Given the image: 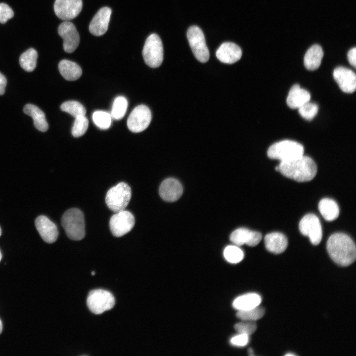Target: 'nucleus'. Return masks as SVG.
Returning <instances> with one entry per match:
<instances>
[{
  "mask_svg": "<svg viewBox=\"0 0 356 356\" xmlns=\"http://www.w3.org/2000/svg\"><path fill=\"white\" fill-rule=\"evenodd\" d=\"M326 247L332 260L339 266H348L356 260L355 244L346 234L336 233L331 235L328 239Z\"/></svg>",
  "mask_w": 356,
  "mask_h": 356,
  "instance_id": "obj_1",
  "label": "nucleus"
},
{
  "mask_svg": "<svg viewBox=\"0 0 356 356\" xmlns=\"http://www.w3.org/2000/svg\"><path fill=\"white\" fill-rule=\"evenodd\" d=\"M278 166L282 175L299 182L311 180L317 173L314 161L304 155L291 161L281 162Z\"/></svg>",
  "mask_w": 356,
  "mask_h": 356,
  "instance_id": "obj_2",
  "label": "nucleus"
},
{
  "mask_svg": "<svg viewBox=\"0 0 356 356\" xmlns=\"http://www.w3.org/2000/svg\"><path fill=\"white\" fill-rule=\"evenodd\" d=\"M61 224L70 239L80 240L85 237L84 216L79 209L72 208L66 211L62 216Z\"/></svg>",
  "mask_w": 356,
  "mask_h": 356,
  "instance_id": "obj_3",
  "label": "nucleus"
},
{
  "mask_svg": "<svg viewBox=\"0 0 356 356\" xmlns=\"http://www.w3.org/2000/svg\"><path fill=\"white\" fill-rule=\"evenodd\" d=\"M303 146L293 140H284L271 145L267 151L269 158L289 161L304 155Z\"/></svg>",
  "mask_w": 356,
  "mask_h": 356,
  "instance_id": "obj_4",
  "label": "nucleus"
},
{
  "mask_svg": "<svg viewBox=\"0 0 356 356\" xmlns=\"http://www.w3.org/2000/svg\"><path fill=\"white\" fill-rule=\"evenodd\" d=\"M131 189L129 185L121 182L107 191L105 202L108 207L117 213L124 210L131 198Z\"/></svg>",
  "mask_w": 356,
  "mask_h": 356,
  "instance_id": "obj_5",
  "label": "nucleus"
},
{
  "mask_svg": "<svg viewBox=\"0 0 356 356\" xmlns=\"http://www.w3.org/2000/svg\"><path fill=\"white\" fill-rule=\"evenodd\" d=\"M115 304L112 294L106 290L97 289L90 291L88 296L87 304L93 313L99 314L111 310Z\"/></svg>",
  "mask_w": 356,
  "mask_h": 356,
  "instance_id": "obj_6",
  "label": "nucleus"
},
{
  "mask_svg": "<svg viewBox=\"0 0 356 356\" xmlns=\"http://www.w3.org/2000/svg\"><path fill=\"white\" fill-rule=\"evenodd\" d=\"M145 63L152 68L158 67L163 60V46L160 38L152 34L145 41L142 50Z\"/></svg>",
  "mask_w": 356,
  "mask_h": 356,
  "instance_id": "obj_7",
  "label": "nucleus"
},
{
  "mask_svg": "<svg viewBox=\"0 0 356 356\" xmlns=\"http://www.w3.org/2000/svg\"><path fill=\"white\" fill-rule=\"evenodd\" d=\"M187 37L196 58L201 62H206L209 58V52L201 29L196 26L190 27L187 31Z\"/></svg>",
  "mask_w": 356,
  "mask_h": 356,
  "instance_id": "obj_8",
  "label": "nucleus"
},
{
  "mask_svg": "<svg viewBox=\"0 0 356 356\" xmlns=\"http://www.w3.org/2000/svg\"><path fill=\"white\" fill-rule=\"evenodd\" d=\"M134 223L135 219L133 215L124 210L116 213L111 217L109 226L114 236L121 237L130 232Z\"/></svg>",
  "mask_w": 356,
  "mask_h": 356,
  "instance_id": "obj_9",
  "label": "nucleus"
},
{
  "mask_svg": "<svg viewBox=\"0 0 356 356\" xmlns=\"http://www.w3.org/2000/svg\"><path fill=\"white\" fill-rule=\"evenodd\" d=\"M299 228L301 233L309 237L311 243L317 245L322 239V228L318 217L313 214H308L301 220Z\"/></svg>",
  "mask_w": 356,
  "mask_h": 356,
  "instance_id": "obj_10",
  "label": "nucleus"
},
{
  "mask_svg": "<svg viewBox=\"0 0 356 356\" xmlns=\"http://www.w3.org/2000/svg\"><path fill=\"white\" fill-rule=\"evenodd\" d=\"M151 120V113L149 108L144 105L135 107L131 113L127 120L129 130L133 133H140L145 130Z\"/></svg>",
  "mask_w": 356,
  "mask_h": 356,
  "instance_id": "obj_11",
  "label": "nucleus"
},
{
  "mask_svg": "<svg viewBox=\"0 0 356 356\" xmlns=\"http://www.w3.org/2000/svg\"><path fill=\"white\" fill-rule=\"evenodd\" d=\"M82 7V0H55L54 10L59 18L69 21L80 14Z\"/></svg>",
  "mask_w": 356,
  "mask_h": 356,
  "instance_id": "obj_12",
  "label": "nucleus"
},
{
  "mask_svg": "<svg viewBox=\"0 0 356 356\" xmlns=\"http://www.w3.org/2000/svg\"><path fill=\"white\" fill-rule=\"evenodd\" d=\"M58 33L63 40V48L65 52L74 51L80 43L79 34L75 25L69 21H65L60 24Z\"/></svg>",
  "mask_w": 356,
  "mask_h": 356,
  "instance_id": "obj_13",
  "label": "nucleus"
},
{
  "mask_svg": "<svg viewBox=\"0 0 356 356\" xmlns=\"http://www.w3.org/2000/svg\"><path fill=\"white\" fill-rule=\"evenodd\" d=\"M333 78L340 89L344 92L352 93L356 89V76L351 70L343 67L335 68Z\"/></svg>",
  "mask_w": 356,
  "mask_h": 356,
  "instance_id": "obj_14",
  "label": "nucleus"
},
{
  "mask_svg": "<svg viewBox=\"0 0 356 356\" xmlns=\"http://www.w3.org/2000/svg\"><path fill=\"white\" fill-rule=\"evenodd\" d=\"M35 226L44 241L47 243H52L56 241L58 231L56 224L47 217L40 216L35 220Z\"/></svg>",
  "mask_w": 356,
  "mask_h": 356,
  "instance_id": "obj_15",
  "label": "nucleus"
},
{
  "mask_svg": "<svg viewBox=\"0 0 356 356\" xmlns=\"http://www.w3.org/2000/svg\"><path fill=\"white\" fill-rule=\"evenodd\" d=\"M261 239V233L243 227L235 229L230 235V241L237 246L246 244L249 246H255L259 243Z\"/></svg>",
  "mask_w": 356,
  "mask_h": 356,
  "instance_id": "obj_16",
  "label": "nucleus"
},
{
  "mask_svg": "<svg viewBox=\"0 0 356 356\" xmlns=\"http://www.w3.org/2000/svg\"><path fill=\"white\" fill-rule=\"evenodd\" d=\"M111 12V9L108 7H102L98 11L89 25V31L91 34L100 36L106 32Z\"/></svg>",
  "mask_w": 356,
  "mask_h": 356,
  "instance_id": "obj_17",
  "label": "nucleus"
},
{
  "mask_svg": "<svg viewBox=\"0 0 356 356\" xmlns=\"http://www.w3.org/2000/svg\"><path fill=\"white\" fill-rule=\"evenodd\" d=\"M183 188L177 179L168 178L161 183L159 194L162 199L167 202H174L181 196Z\"/></svg>",
  "mask_w": 356,
  "mask_h": 356,
  "instance_id": "obj_18",
  "label": "nucleus"
},
{
  "mask_svg": "<svg viewBox=\"0 0 356 356\" xmlns=\"http://www.w3.org/2000/svg\"><path fill=\"white\" fill-rule=\"evenodd\" d=\"M216 55L217 58L222 62L233 64L241 58L242 50L235 44L225 42L220 46L216 52Z\"/></svg>",
  "mask_w": 356,
  "mask_h": 356,
  "instance_id": "obj_19",
  "label": "nucleus"
},
{
  "mask_svg": "<svg viewBox=\"0 0 356 356\" xmlns=\"http://www.w3.org/2000/svg\"><path fill=\"white\" fill-rule=\"evenodd\" d=\"M266 249L270 252L278 254L283 252L288 245L286 237L282 233L274 232L267 234L265 237Z\"/></svg>",
  "mask_w": 356,
  "mask_h": 356,
  "instance_id": "obj_20",
  "label": "nucleus"
},
{
  "mask_svg": "<svg viewBox=\"0 0 356 356\" xmlns=\"http://www.w3.org/2000/svg\"><path fill=\"white\" fill-rule=\"evenodd\" d=\"M310 98L311 95L309 91L301 88L298 84H295L289 90L286 102L290 108L296 109L310 101Z\"/></svg>",
  "mask_w": 356,
  "mask_h": 356,
  "instance_id": "obj_21",
  "label": "nucleus"
},
{
  "mask_svg": "<svg viewBox=\"0 0 356 356\" xmlns=\"http://www.w3.org/2000/svg\"><path fill=\"white\" fill-rule=\"evenodd\" d=\"M23 111L33 118L34 126L39 131L45 132L48 130V125L44 113L38 107L28 104L24 106Z\"/></svg>",
  "mask_w": 356,
  "mask_h": 356,
  "instance_id": "obj_22",
  "label": "nucleus"
},
{
  "mask_svg": "<svg viewBox=\"0 0 356 356\" xmlns=\"http://www.w3.org/2000/svg\"><path fill=\"white\" fill-rule=\"evenodd\" d=\"M323 56L321 47L318 44L313 45L305 55L304 63L305 67L311 71L317 69L320 65Z\"/></svg>",
  "mask_w": 356,
  "mask_h": 356,
  "instance_id": "obj_23",
  "label": "nucleus"
},
{
  "mask_svg": "<svg viewBox=\"0 0 356 356\" xmlns=\"http://www.w3.org/2000/svg\"><path fill=\"white\" fill-rule=\"evenodd\" d=\"M262 302L260 295L257 293H248L237 297L232 306L238 311L246 310L257 307Z\"/></svg>",
  "mask_w": 356,
  "mask_h": 356,
  "instance_id": "obj_24",
  "label": "nucleus"
},
{
  "mask_svg": "<svg viewBox=\"0 0 356 356\" xmlns=\"http://www.w3.org/2000/svg\"><path fill=\"white\" fill-rule=\"evenodd\" d=\"M58 69L61 75L67 81H75L82 74L80 66L76 63L69 60H61L58 64Z\"/></svg>",
  "mask_w": 356,
  "mask_h": 356,
  "instance_id": "obj_25",
  "label": "nucleus"
},
{
  "mask_svg": "<svg viewBox=\"0 0 356 356\" xmlns=\"http://www.w3.org/2000/svg\"><path fill=\"white\" fill-rule=\"evenodd\" d=\"M318 207L320 214L327 221L335 220L339 216V207L337 203L331 199H321L319 202Z\"/></svg>",
  "mask_w": 356,
  "mask_h": 356,
  "instance_id": "obj_26",
  "label": "nucleus"
},
{
  "mask_svg": "<svg viewBox=\"0 0 356 356\" xmlns=\"http://www.w3.org/2000/svg\"><path fill=\"white\" fill-rule=\"evenodd\" d=\"M37 58V51L33 48H30L20 55V65L26 71L32 72L36 67Z\"/></svg>",
  "mask_w": 356,
  "mask_h": 356,
  "instance_id": "obj_27",
  "label": "nucleus"
},
{
  "mask_svg": "<svg viewBox=\"0 0 356 356\" xmlns=\"http://www.w3.org/2000/svg\"><path fill=\"white\" fill-rule=\"evenodd\" d=\"M128 107L127 99L123 96L117 97L114 100L111 116L115 120L121 119L125 115Z\"/></svg>",
  "mask_w": 356,
  "mask_h": 356,
  "instance_id": "obj_28",
  "label": "nucleus"
},
{
  "mask_svg": "<svg viewBox=\"0 0 356 356\" xmlns=\"http://www.w3.org/2000/svg\"><path fill=\"white\" fill-rule=\"evenodd\" d=\"M60 109L75 118L85 116L86 113L84 106L80 102L75 100L67 101L63 103L60 106Z\"/></svg>",
  "mask_w": 356,
  "mask_h": 356,
  "instance_id": "obj_29",
  "label": "nucleus"
},
{
  "mask_svg": "<svg viewBox=\"0 0 356 356\" xmlns=\"http://www.w3.org/2000/svg\"><path fill=\"white\" fill-rule=\"evenodd\" d=\"M265 312L264 308L258 306L246 310L238 311L236 316L242 320L255 321L261 318Z\"/></svg>",
  "mask_w": 356,
  "mask_h": 356,
  "instance_id": "obj_30",
  "label": "nucleus"
},
{
  "mask_svg": "<svg viewBox=\"0 0 356 356\" xmlns=\"http://www.w3.org/2000/svg\"><path fill=\"white\" fill-rule=\"evenodd\" d=\"M223 256L229 263L237 264L243 260L244 255L243 251L237 246L229 245L224 249Z\"/></svg>",
  "mask_w": 356,
  "mask_h": 356,
  "instance_id": "obj_31",
  "label": "nucleus"
},
{
  "mask_svg": "<svg viewBox=\"0 0 356 356\" xmlns=\"http://www.w3.org/2000/svg\"><path fill=\"white\" fill-rule=\"evenodd\" d=\"M92 120L99 128L106 130L111 126L112 117L110 114L107 112L96 111L92 114Z\"/></svg>",
  "mask_w": 356,
  "mask_h": 356,
  "instance_id": "obj_32",
  "label": "nucleus"
},
{
  "mask_svg": "<svg viewBox=\"0 0 356 356\" xmlns=\"http://www.w3.org/2000/svg\"><path fill=\"white\" fill-rule=\"evenodd\" d=\"M89 121L85 116H81L75 118L72 129V135L75 137H79L83 135L88 130Z\"/></svg>",
  "mask_w": 356,
  "mask_h": 356,
  "instance_id": "obj_33",
  "label": "nucleus"
},
{
  "mask_svg": "<svg viewBox=\"0 0 356 356\" xmlns=\"http://www.w3.org/2000/svg\"><path fill=\"white\" fill-rule=\"evenodd\" d=\"M318 109L317 104L309 101L298 108L300 115L307 120H312L317 114Z\"/></svg>",
  "mask_w": 356,
  "mask_h": 356,
  "instance_id": "obj_34",
  "label": "nucleus"
},
{
  "mask_svg": "<svg viewBox=\"0 0 356 356\" xmlns=\"http://www.w3.org/2000/svg\"><path fill=\"white\" fill-rule=\"evenodd\" d=\"M235 330L238 333L250 336L257 329V325L255 321L243 320L234 325Z\"/></svg>",
  "mask_w": 356,
  "mask_h": 356,
  "instance_id": "obj_35",
  "label": "nucleus"
},
{
  "mask_svg": "<svg viewBox=\"0 0 356 356\" xmlns=\"http://www.w3.org/2000/svg\"><path fill=\"white\" fill-rule=\"evenodd\" d=\"M14 16L10 7L4 3H0V23L3 24Z\"/></svg>",
  "mask_w": 356,
  "mask_h": 356,
  "instance_id": "obj_36",
  "label": "nucleus"
},
{
  "mask_svg": "<svg viewBox=\"0 0 356 356\" xmlns=\"http://www.w3.org/2000/svg\"><path fill=\"white\" fill-rule=\"evenodd\" d=\"M249 342V336L238 333L230 339V343L233 346L239 347H245Z\"/></svg>",
  "mask_w": 356,
  "mask_h": 356,
  "instance_id": "obj_37",
  "label": "nucleus"
},
{
  "mask_svg": "<svg viewBox=\"0 0 356 356\" xmlns=\"http://www.w3.org/2000/svg\"><path fill=\"white\" fill-rule=\"evenodd\" d=\"M348 59L349 63L352 65L354 67H356V47H354L352 49H351L348 53Z\"/></svg>",
  "mask_w": 356,
  "mask_h": 356,
  "instance_id": "obj_38",
  "label": "nucleus"
},
{
  "mask_svg": "<svg viewBox=\"0 0 356 356\" xmlns=\"http://www.w3.org/2000/svg\"><path fill=\"white\" fill-rule=\"evenodd\" d=\"M6 83L5 77L0 73V95H2L4 93Z\"/></svg>",
  "mask_w": 356,
  "mask_h": 356,
  "instance_id": "obj_39",
  "label": "nucleus"
},
{
  "mask_svg": "<svg viewBox=\"0 0 356 356\" xmlns=\"http://www.w3.org/2000/svg\"><path fill=\"white\" fill-rule=\"evenodd\" d=\"M248 355H249V356H253V355H254V353H253V350H252V349H251V348H249V349L248 350Z\"/></svg>",
  "mask_w": 356,
  "mask_h": 356,
  "instance_id": "obj_40",
  "label": "nucleus"
},
{
  "mask_svg": "<svg viewBox=\"0 0 356 356\" xmlns=\"http://www.w3.org/2000/svg\"><path fill=\"white\" fill-rule=\"evenodd\" d=\"M2 330V323L0 319V334H1Z\"/></svg>",
  "mask_w": 356,
  "mask_h": 356,
  "instance_id": "obj_41",
  "label": "nucleus"
},
{
  "mask_svg": "<svg viewBox=\"0 0 356 356\" xmlns=\"http://www.w3.org/2000/svg\"><path fill=\"white\" fill-rule=\"evenodd\" d=\"M285 356H295V355L293 354H289V353H288V354H286Z\"/></svg>",
  "mask_w": 356,
  "mask_h": 356,
  "instance_id": "obj_42",
  "label": "nucleus"
},
{
  "mask_svg": "<svg viewBox=\"0 0 356 356\" xmlns=\"http://www.w3.org/2000/svg\"><path fill=\"white\" fill-rule=\"evenodd\" d=\"M91 274L92 275H94L95 274V271H92V272H91Z\"/></svg>",
  "mask_w": 356,
  "mask_h": 356,
  "instance_id": "obj_43",
  "label": "nucleus"
},
{
  "mask_svg": "<svg viewBox=\"0 0 356 356\" xmlns=\"http://www.w3.org/2000/svg\"><path fill=\"white\" fill-rule=\"evenodd\" d=\"M1 257H2V255H1V252H0V261L1 259Z\"/></svg>",
  "mask_w": 356,
  "mask_h": 356,
  "instance_id": "obj_44",
  "label": "nucleus"
},
{
  "mask_svg": "<svg viewBox=\"0 0 356 356\" xmlns=\"http://www.w3.org/2000/svg\"><path fill=\"white\" fill-rule=\"evenodd\" d=\"M1 228H0V236L1 235Z\"/></svg>",
  "mask_w": 356,
  "mask_h": 356,
  "instance_id": "obj_45",
  "label": "nucleus"
}]
</instances>
